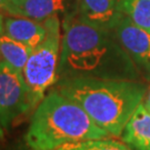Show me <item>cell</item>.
Here are the masks:
<instances>
[{
	"label": "cell",
	"instance_id": "obj_15",
	"mask_svg": "<svg viewBox=\"0 0 150 150\" xmlns=\"http://www.w3.org/2000/svg\"><path fill=\"white\" fill-rule=\"evenodd\" d=\"M142 103H144L146 109L150 112V87H149V90L147 91V93H146V97L145 99H144V101H142Z\"/></svg>",
	"mask_w": 150,
	"mask_h": 150
},
{
	"label": "cell",
	"instance_id": "obj_4",
	"mask_svg": "<svg viewBox=\"0 0 150 150\" xmlns=\"http://www.w3.org/2000/svg\"><path fill=\"white\" fill-rule=\"evenodd\" d=\"M46 37L35 49L22 70L28 86L33 108L45 97L48 88L58 80L60 50H61V23L59 17L54 16L43 21Z\"/></svg>",
	"mask_w": 150,
	"mask_h": 150
},
{
	"label": "cell",
	"instance_id": "obj_16",
	"mask_svg": "<svg viewBox=\"0 0 150 150\" xmlns=\"http://www.w3.org/2000/svg\"><path fill=\"white\" fill-rule=\"evenodd\" d=\"M21 0H10V2H11V5H10V8L12 7V6H15L17 5V4H19ZM10 8H9V10H10Z\"/></svg>",
	"mask_w": 150,
	"mask_h": 150
},
{
	"label": "cell",
	"instance_id": "obj_17",
	"mask_svg": "<svg viewBox=\"0 0 150 150\" xmlns=\"http://www.w3.org/2000/svg\"><path fill=\"white\" fill-rule=\"evenodd\" d=\"M2 136H4V129L1 128V126H0V139L2 138Z\"/></svg>",
	"mask_w": 150,
	"mask_h": 150
},
{
	"label": "cell",
	"instance_id": "obj_6",
	"mask_svg": "<svg viewBox=\"0 0 150 150\" xmlns=\"http://www.w3.org/2000/svg\"><path fill=\"white\" fill-rule=\"evenodd\" d=\"M112 32L142 78L150 81V32L137 26L126 15L121 16Z\"/></svg>",
	"mask_w": 150,
	"mask_h": 150
},
{
	"label": "cell",
	"instance_id": "obj_11",
	"mask_svg": "<svg viewBox=\"0 0 150 150\" xmlns=\"http://www.w3.org/2000/svg\"><path fill=\"white\" fill-rule=\"evenodd\" d=\"M31 51L32 49L27 45L12 39L5 32L0 33V56L4 61L18 71L22 72Z\"/></svg>",
	"mask_w": 150,
	"mask_h": 150
},
{
	"label": "cell",
	"instance_id": "obj_7",
	"mask_svg": "<svg viewBox=\"0 0 150 150\" xmlns=\"http://www.w3.org/2000/svg\"><path fill=\"white\" fill-rule=\"evenodd\" d=\"M119 4L120 0H76L75 11L83 22L112 31L123 15Z\"/></svg>",
	"mask_w": 150,
	"mask_h": 150
},
{
	"label": "cell",
	"instance_id": "obj_12",
	"mask_svg": "<svg viewBox=\"0 0 150 150\" xmlns=\"http://www.w3.org/2000/svg\"><path fill=\"white\" fill-rule=\"evenodd\" d=\"M119 7L134 23L150 32V0H120Z\"/></svg>",
	"mask_w": 150,
	"mask_h": 150
},
{
	"label": "cell",
	"instance_id": "obj_1",
	"mask_svg": "<svg viewBox=\"0 0 150 150\" xmlns=\"http://www.w3.org/2000/svg\"><path fill=\"white\" fill-rule=\"evenodd\" d=\"M62 29L58 80L86 77L142 81L139 70L112 31L83 22L76 11L66 15Z\"/></svg>",
	"mask_w": 150,
	"mask_h": 150
},
{
	"label": "cell",
	"instance_id": "obj_9",
	"mask_svg": "<svg viewBox=\"0 0 150 150\" xmlns=\"http://www.w3.org/2000/svg\"><path fill=\"white\" fill-rule=\"evenodd\" d=\"M4 32L19 42L35 49L46 37L43 22L25 17H8L4 20Z\"/></svg>",
	"mask_w": 150,
	"mask_h": 150
},
{
	"label": "cell",
	"instance_id": "obj_5",
	"mask_svg": "<svg viewBox=\"0 0 150 150\" xmlns=\"http://www.w3.org/2000/svg\"><path fill=\"white\" fill-rule=\"evenodd\" d=\"M31 103L28 86L21 71L0 61V126L8 130L19 117L30 111Z\"/></svg>",
	"mask_w": 150,
	"mask_h": 150
},
{
	"label": "cell",
	"instance_id": "obj_2",
	"mask_svg": "<svg viewBox=\"0 0 150 150\" xmlns=\"http://www.w3.org/2000/svg\"><path fill=\"white\" fill-rule=\"evenodd\" d=\"M56 89L77 102L112 137H121L128 120L148 91L142 81L86 77L59 79L56 82Z\"/></svg>",
	"mask_w": 150,
	"mask_h": 150
},
{
	"label": "cell",
	"instance_id": "obj_8",
	"mask_svg": "<svg viewBox=\"0 0 150 150\" xmlns=\"http://www.w3.org/2000/svg\"><path fill=\"white\" fill-rule=\"evenodd\" d=\"M70 0H21L19 4L12 6L9 15L16 17H25L39 22H43L48 18L58 16L59 13H69Z\"/></svg>",
	"mask_w": 150,
	"mask_h": 150
},
{
	"label": "cell",
	"instance_id": "obj_14",
	"mask_svg": "<svg viewBox=\"0 0 150 150\" xmlns=\"http://www.w3.org/2000/svg\"><path fill=\"white\" fill-rule=\"evenodd\" d=\"M10 0H0V12H7L9 13V8H10Z\"/></svg>",
	"mask_w": 150,
	"mask_h": 150
},
{
	"label": "cell",
	"instance_id": "obj_10",
	"mask_svg": "<svg viewBox=\"0 0 150 150\" xmlns=\"http://www.w3.org/2000/svg\"><path fill=\"white\" fill-rule=\"evenodd\" d=\"M121 138L132 150H150V112L142 102L128 120Z\"/></svg>",
	"mask_w": 150,
	"mask_h": 150
},
{
	"label": "cell",
	"instance_id": "obj_13",
	"mask_svg": "<svg viewBox=\"0 0 150 150\" xmlns=\"http://www.w3.org/2000/svg\"><path fill=\"white\" fill-rule=\"evenodd\" d=\"M57 150H132L127 144L110 138L81 141L77 144L64 145Z\"/></svg>",
	"mask_w": 150,
	"mask_h": 150
},
{
	"label": "cell",
	"instance_id": "obj_3",
	"mask_svg": "<svg viewBox=\"0 0 150 150\" xmlns=\"http://www.w3.org/2000/svg\"><path fill=\"white\" fill-rule=\"evenodd\" d=\"M110 137L77 102L54 89L37 106L25 139L31 150H57L64 145Z\"/></svg>",
	"mask_w": 150,
	"mask_h": 150
}]
</instances>
